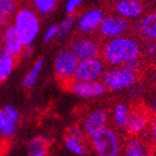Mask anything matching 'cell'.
Here are the masks:
<instances>
[{"instance_id": "obj_1", "label": "cell", "mask_w": 156, "mask_h": 156, "mask_svg": "<svg viewBox=\"0 0 156 156\" xmlns=\"http://www.w3.org/2000/svg\"><path fill=\"white\" fill-rule=\"evenodd\" d=\"M141 48L138 42L130 37H115L107 41L101 47V57L112 67L123 66L128 60L140 57Z\"/></svg>"}, {"instance_id": "obj_2", "label": "cell", "mask_w": 156, "mask_h": 156, "mask_svg": "<svg viewBox=\"0 0 156 156\" xmlns=\"http://www.w3.org/2000/svg\"><path fill=\"white\" fill-rule=\"evenodd\" d=\"M13 26L24 47L31 46L39 32V20L31 9L23 8L16 13Z\"/></svg>"}, {"instance_id": "obj_3", "label": "cell", "mask_w": 156, "mask_h": 156, "mask_svg": "<svg viewBox=\"0 0 156 156\" xmlns=\"http://www.w3.org/2000/svg\"><path fill=\"white\" fill-rule=\"evenodd\" d=\"M90 142L97 156H120L121 143L117 132L105 127L90 136Z\"/></svg>"}, {"instance_id": "obj_4", "label": "cell", "mask_w": 156, "mask_h": 156, "mask_svg": "<svg viewBox=\"0 0 156 156\" xmlns=\"http://www.w3.org/2000/svg\"><path fill=\"white\" fill-rule=\"evenodd\" d=\"M138 80V72L130 70L125 66H117L106 69L101 78V82L107 90L121 91L132 86Z\"/></svg>"}, {"instance_id": "obj_5", "label": "cell", "mask_w": 156, "mask_h": 156, "mask_svg": "<svg viewBox=\"0 0 156 156\" xmlns=\"http://www.w3.org/2000/svg\"><path fill=\"white\" fill-rule=\"evenodd\" d=\"M79 63L78 58L71 50H61L55 59V74L58 81L61 82V86L70 82Z\"/></svg>"}, {"instance_id": "obj_6", "label": "cell", "mask_w": 156, "mask_h": 156, "mask_svg": "<svg viewBox=\"0 0 156 156\" xmlns=\"http://www.w3.org/2000/svg\"><path fill=\"white\" fill-rule=\"evenodd\" d=\"M105 69V62L101 58L80 60L73 74L76 81H98L101 80Z\"/></svg>"}, {"instance_id": "obj_7", "label": "cell", "mask_w": 156, "mask_h": 156, "mask_svg": "<svg viewBox=\"0 0 156 156\" xmlns=\"http://www.w3.org/2000/svg\"><path fill=\"white\" fill-rule=\"evenodd\" d=\"M66 87L72 94L83 98H95L101 96L107 89L101 81H76L71 80L62 86Z\"/></svg>"}, {"instance_id": "obj_8", "label": "cell", "mask_w": 156, "mask_h": 156, "mask_svg": "<svg viewBox=\"0 0 156 156\" xmlns=\"http://www.w3.org/2000/svg\"><path fill=\"white\" fill-rule=\"evenodd\" d=\"M70 50L80 61V60L99 57L101 47L96 39L89 38V37H76L71 43Z\"/></svg>"}, {"instance_id": "obj_9", "label": "cell", "mask_w": 156, "mask_h": 156, "mask_svg": "<svg viewBox=\"0 0 156 156\" xmlns=\"http://www.w3.org/2000/svg\"><path fill=\"white\" fill-rule=\"evenodd\" d=\"M128 29H129V22L122 16H105L99 25L101 35L108 39L122 36L128 31Z\"/></svg>"}, {"instance_id": "obj_10", "label": "cell", "mask_w": 156, "mask_h": 156, "mask_svg": "<svg viewBox=\"0 0 156 156\" xmlns=\"http://www.w3.org/2000/svg\"><path fill=\"white\" fill-rule=\"evenodd\" d=\"M108 122V112L104 108H95L86 114L82 121V129L86 136H91L95 132L107 127Z\"/></svg>"}, {"instance_id": "obj_11", "label": "cell", "mask_w": 156, "mask_h": 156, "mask_svg": "<svg viewBox=\"0 0 156 156\" xmlns=\"http://www.w3.org/2000/svg\"><path fill=\"white\" fill-rule=\"evenodd\" d=\"M148 123H151L148 112L142 108H134L130 110V115L123 130L131 136H136L146 130Z\"/></svg>"}, {"instance_id": "obj_12", "label": "cell", "mask_w": 156, "mask_h": 156, "mask_svg": "<svg viewBox=\"0 0 156 156\" xmlns=\"http://www.w3.org/2000/svg\"><path fill=\"white\" fill-rule=\"evenodd\" d=\"M86 134L79 126L71 127L69 132L65 135V145L67 150L76 155H84L86 153L85 144Z\"/></svg>"}, {"instance_id": "obj_13", "label": "cell", "mask_w": 156, "mask_h": 156, "mask_svg": "<svg viewBox=\"0 0 156 156\" xmlns=\"http://www.w3.org/2000/svg\"><path fill=\"white\" fill-rule=\"evenodd\" d=\"M103 19H104L103 12L98 9H93L85 12L79 18L76 27L82 33H91L99 29Z\"/></svg>"}, {"instance_id": "obj_14", "label": "cell", "mask_w": 156, "mask_h": 156, "mask_svg": "<svg viewBox=\"0 0 156 156\" xmlns=\"http://www.w3.org/2000/svg\"><path fill=\"white\" fill-rule=\"evenodd\" d=\"M3 49L9 51L16 59L20 56H22L24 45L22 43L21 38L19 37L13 24L7 26L5 32H3Z\"/></svg>"}, {"instance_id": "obj_15", "label": "cell", "mask_w": 156, "mask_h": 156, "mask_svg": "<svg viewBox=\"0 0 156 156\" xmlns=\"http://www.w3.org/2000/svg\"><path fill=\"white\" fill-rule=\"evenodd\" d=\"M121 156H150L148 144L138 135L130 136L123 144V153Z\"/></svg>"}, {"instance_id": "obj_16", "label": "cell", "mask_w": 156, "mask_h": 156, "mask_svg": "<svg viewBox=\"0 0 156 156\" xmlns=\"http://www.w3.org/2000/svg\"><path fill=\"white\" fill-rule=\"evenodd\" d=\"M142 3L139 0H118L115 3V10L122 18H138L142 13Z\"/></svg>"}, {"instance_id": "obj_17", "label": "cell", "mask_w": 156, "mask_h": 156, "mask_svg": "<svg viewBox=\"0 0 156 156\" xmlns=\"http://www.w3.org/2000/svg\"><path fill=\"white\" fill-rule=\"evenodd\" d=\"M135 30L150 41H156V12L146 16L135 24Z\"/></svg>"}, {"instance_id": "obj_18", "label": "cell", "mask_w": 156, "mask_h": 156, "mask_svg": "<svg viewBox=\"0 0 156 156\" xmlns=\"http://www.w3.org/2000/svg\"><path fill=\"white\" fill-rule=\"evenodd\" d=\"M16 60L18 59L11 55L10 52L2 49L0 54V83H3L10 76L16 67Z\"/></svg>"}, {"instance_id": "obj_19", "label": "cell", "mask_w": 156, "mask_h": 156, "mask_svg": "<svg viewBox=\"0 0 156 156\" xmlns=\"http://www.w3.org/2000/svg\"><path fill=\"white\" fill-rule=\"evenodd\" d=\"M19 0H0V27L7 25L18 9Z\"/></svg>"}, {"instance_id": "obj_20", "label": "cell", "mask_w": 156, "mask_h": 156, "mask_svg": "<svg viewBox=\"0 0 156 156\" xmlns=\"http://www.w3.org/2000/svg\"><path fill=\"white\" fill-rule=\"evenodd\" d=\"M43 67H44V58H39L36 62L33 65V67L31 68L30 72L24 76L22 84H23L25 89H31L32 86H34V84L36 83Z\"/></svg>"}, {"instance_id": "obj_21", "label": "cell", "mask_w": 156, "mask_h": 156, "mask_svg": "<svg viewBox=\"0 0 156 156\" xmlns=\"http://www.w3.org/2000/svg\"><path fill=\"white\" fill-rule=\"evenodd\" d=\"M130 108L126 104H117L115 106L112 112V118H114L115 125L120 129H123L127 123V120L130 115Z\"/></svg>"}, {"instance_id": "obj_22", "label": "cell", "mask_w": 156, "mask_h": 156, "mask_svg": "<svg viewBox=\"0 0 156 156\" xmlns=\"http://www.w3.org/2000/svg\"><path fill=\"white\" fill-rule=\"evenodd\" d=\"M29 156H46L48 150V143L43 138H35L27 144Z\"/></svg>"}, {"instance_id": "obj_23", "label": "cell", "mask_w": 156, "mask_h": 156, "mask_svg": "<svg viewBox=\"0 0 156 156\" xmlns=\"http://www.w3.org/2000/svg\"><path fill=\"white\" fill-rule=\"evenodd\" d=\"M16 125L12 123L5 116L2 109H0V136L1 138H10L16 133Z\"/></svg>"}, {"instance_id": "obj_24", "label": "cell", "mask_w": 156, "mask_h": 156, "mask_svg": "<svg viewBox=\"0 0 156 156\" xmlns=\"http://www.w3.org/2000/svg\"><path fill=\"white\" fill-rule=\"evenodd\" d=\"M33 3L39 12L47 14L55 9L57 0H33Z\"/></svg>"}, {"instance_id": "obj_25", "label": "cell", "mask_w": 156, "mask_h": 156, "mask_svg": "<svg viewBox=\"0 0 156 156\" xmlns=\"http://www.w3.org/2000/svg\"><path fill=\"white\" fill-rule=\"evenodd\" d=\"M74 20H76V16H73V14H69V16L59 24V33H58L57 37H59V38L65 37L66 35L72 30V26H73V24H74Z\"/></svg>"}, {"instance_id": "obj_26", "label": "cell", "mask_w": 156, "mask_h": 156, "mask_svg": "<svg viewBox=\"0 0 156 156\" xmlns=\"http://www.w3.org/2000/svg\"><path fill=\"white\" fill-rule=\"evenodd\" d=\"M2 110L11 122L14 123V125H16V123L19 122V120H20V115H19L18 110H16L14 107L11 106V105H5V106L2 108Z\"/></svg>"}, {"instance_id": "obj_27", "label": "cell", "mask_w": 156, "mask_h": 156, "mask_svg": "<svg viewBox=\"0 0 156 156\" xmlns=\"http://www.w3.org/2000/svg\"><path fill=\"white\" fill-rule=\"evenodd\" d=\"M58 33H59V24H54V25H51L49 29L47 30L44 41L46 43H49L50 41H52V39L58 36Z\"/></svg>"}, {"instance_id": "obj_28", "label": "cell", "mask_w": 156, "mask_h": 156, "mask_svg": "<svg viewBox=\"0 0 156 156\" xmlns=\"http://www.w3.org/2000/svg\"><path fill=\"white\" fill-rule=\"evenodd\" d=\"M126 68H128V69H130V70L134 71V72H138L139 70H140V68H141V60L139 57L136 58H133V59H130V60H128L127 62L125 63Z\"/></svg>"}, {"instance_id": "obj_29", "label": "cell", "mask_w": 156, "mask_h": 156, "mask_svg": "<svg viewBox=\"0 0 156 156\" xmlns=\"http://www.w3.org/2000/svg\"><path fill=\"white\" fill-rule=\"evenodd\" d=\"M144 52H145V55L147 56V57L156 59V41L147 44V46L145 47Z\"/></svg>"}, {"instance_id": "obj_30", "label": "cell", "mask_w": 156, "mask_h": 156, "mask_svg": "<svg viewBox=\"0 0 156 156\" xmlns=\"http://www.w3.org/2000/svg\"><path fill=\"white\" fill-rule=\"evenodd\" d=\"M82 1H83V0H69L67 3V12L69 13V14H72V13L76 11V9L81 5Z\"/></svg>"}, {"instance_id": "obj_31", "label": "cell", "mask_w": 156, "mask_h": 156, "mask_svg": "<svg viewBox=\"0 0 156 156\" xmlns=\"http://www.w3.org/2000/svg\"><path fill=\"white\" fill-rule=\"evenodd\" d=\"M151 141L156 146V114L154 115L151 120Z\"/></svg>"}, {"instance_id": "obj_32", "label": "cell", "mask_w": 156, "mask_h": 156, "mask_svg": "<svg viewBox=\"0 0 156 156\" xmlns=\"http://www.w3.org/2000/svg\"><path fill=\"white\" fill-rule=\"evenodd\" d=\"M33 52V47L31 46H26L24 47V49H23V52H22V57L25 59V58H29L30 56H31V54Z\"/></svg>"}, {"instance_id": "obj_33", "label": "cell", "mask_w": 156, "mask_h": 156, "mask_svg": "<svg viewBox=\"0 0 156 156\" xmlns=\"http://www.w3.org/2000/svg\"><path fill=\"white\" fill-rule=\"evenodd\" d=\"M3 49V32L1 31V27H0V54Z\"/></svg>"}, {"instance_id": "obj_34", "label": "cell", "mask_w": 156, "mask_h": 156, "mask_svg": "<svg viewBox=\"0 0 156 156\" xmlns=\"http://www.w3.org/2000/svg\"><path fill=\"white\" fill-rule=\"evenodd\" d=\"M2 144H3V142L2 141H0V156H1V151H2V150H5V148L2 147Z\"/></svg>"}]
</instances>
